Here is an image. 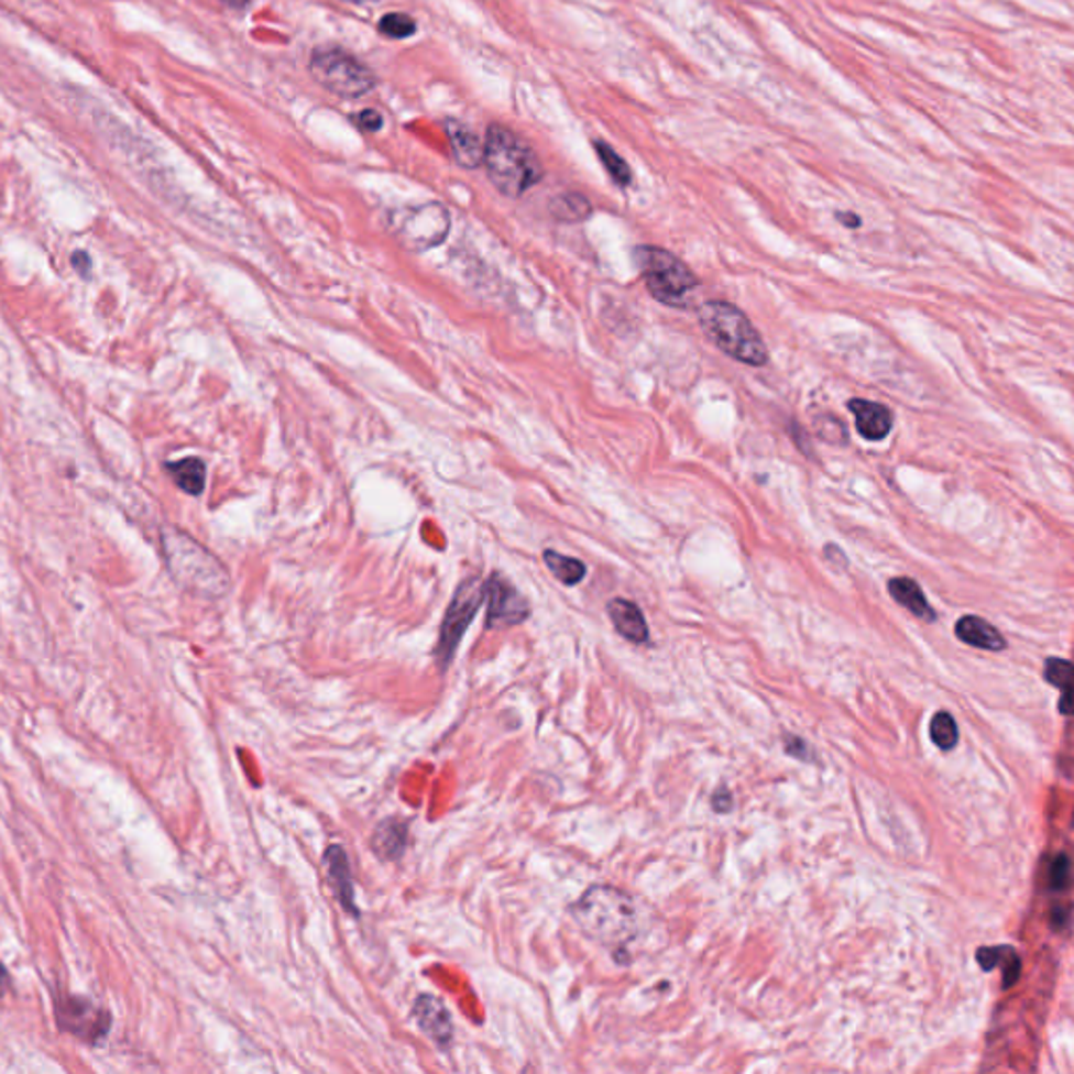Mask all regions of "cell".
<instances>
[{"label":"cell","mask_w":1074,"mask_h":1074,"mask_svg":"<svg viewBox=\"0 0 1074 1074\" xmlns=\"http://www.w3.org/2000/svg\"><path fill=\"white\" fill-rule=\"evenodd\" d=\"M571 916L588 939L626 946L640 934V909L632 896L613 886H592L573 905Z\"/></svg>","instance_id":"cell-1"},{"label":"cell","mask_w":1074,"mask_h":1074,"mask_svg":"<svg viewBox=\"0 0 1074 1074\" xmlns=\"http://www.w3.org/2000/svg\"><path fill=\"white\" fill-rule=\"evenodd\" d=\"M483 164L493 187L506 198H520L544 177L534 147L502 124H492L487 131Z\"/></svg>","instance_id":"cell-2"},{"label":"cell","mask_w":1074,"mask_h":1074,"mask_svg":"<svg viewBox=\"0 0 1074 1074\" xmlns=\"http://www.w3.org/2000/svg\"><path fill=\"white\" fill-rule=\"evenodd\" d=\"M162 552L171 576L185 590L204 599H221L229 592V571L198 539L177 527H164Z\"/></svg>","instance_id":"cell-3"},{"label":"cell","mask_w":1074,"mask_h":1074,"mask_svg":"<svg viewBox=\"0 0 1074 1074\" xmlns=\"http://www.w3.org/2000/svg\"><path fill=\"white\" fill-rule=\"evenodd\" d=\"M699 321L703 332L728 358L747 365H764L768 361V349L760 332L735 305L724 300H710L699 309Z\"/></svg>","instance_id":"cell-4"},{"label":"cell","mask_w":1074,"mask_h":1074,"mask_svg":"<svg viewBox=\"0 0 1074 1074\" xmlns=\"http://www.w3.org/2000/svg\"><path fill=\"white\" fill-rule=\"evenodd\" d=\"M634 259L655 300L676 309H687L693 303L699 280L678 256L661 248L640 246L634 250Z\"/></svg>","instance_id":"cell-5"},{"label":"cell","mask_w":1074,"mask_h":1074,"mask_svg":"<svg viewBox=\"0 0 1074 1074\" xmlns=\"http://www.w3.org/2000/svg\"><path fill=\"white\" fill-rule=\"evenodd\" d=\"M309 72L324 89L342 99H358L376 89L374 72L338 46L317 48L309 59Z\"/></svg>","instance_id":"cell-6"},{"label":"cell","mask_w":1074,"mask_h":1074,"mask_svg":"<svg viewBox=\"0 0 1074 1074\" xmlns=\"http://www.w3.org/2000/svg\"><path fill=\"white\" fill-rule=\"evenodd\" d=\"M55 1022L59 1030L87 1045L101 1043L112 1030V1013L83 995H55Z\"/></svg>","instance_id":"cell-7"},{"label":"cell","mask_w":1074,"mask_h":1074,"mask_svg":"<svg viewBox=\"0 0 1074 1074\" xmlns=\"http://www.w3.org/2000/svg\"><path fill=\"white\" fill-rule=\"evenodd\" d=\"M393 233L414 252L439 246L449 233L448 208L437 201L405 208L393 215Z\"/></svg>","instance_id":"cell-8"},{"label":"cell","mask_w":1074,"mask_h":1074,"mask_svg":"<svg viewBox=\"0 0 1074 1074\" xmlns=\"http://www.w3.org/2000/svg\"><path fill=\"white\" fill-rule=\"evenodd\" d=\"M483 603H485V583L479 582V578H472L458 588L446 613L441 634H439V645L435 650L441 670H446L449 661L453 659L462 636L467 634L479 606Z\"/></svg>","instance_id":"cell-9"},{"label":"cell","mask_w":1074,"mask_h":1074,"mask_svg":"<svg viewBox=\"0 0 1074 1074\" xmlns=\"http://www.w3.org/2000/svg\"><path fill=\"white\" fill-rule=\"evenodd\" d=\"M487 627L516 626L531 615V606L515 585L502 576H492L485 582Z\"/></svg>","instance_id":"cell-10"},{"label":"cell","mask_w":1074,"mask_h":1074,"mask_svg":"<svg viewBox=\"0 0 1074 1074\" xmlns=\"http://www.w3.org/2000/svg\"><path fill=\"white\" fill-rule=\"evenodd\" d=\"M412 1016L435 1045L443 1050L448 1048L453 1039V1022L448 1006L439 997L418 995L412 1007Z\"/></svg>","instance_id":"cell-11"},{"label":"cell","mask_w":1074,"mask_h":1074,"mask_svg":"<svg viewBox=\"0 0 1074 1074\" xmlns=\"http://www.w3.org/2000/svg\"><path fill=\"white\" fill-rule=\"evenodd\" d=\"M848 409L854 416V423H856V430L863 439L867 441H881L890 435L892 430V425H895V416L892 412L881 405V403L867 402V399H851L848 402Z\"/></svg>","instance_id":"cell-12"},{"label":"cell","mask_w":1074,"mask_h":1074,"mask_svg":"<svg viewBox=\"0 0 1074 1074\" xmlns=\"http://www.w3.org/2000/svg\"><path fill=\"white\" fill-rule=\"evenodd\" d=\"M326 865H328V877L335 886L336 896L340 907L351 913L353 918H359L358 902H355V888H353V877L349 867V856L342 846L332 844L326 851Z\"/></svg>","instance_id":"cell-13"},{"label":"cell","mask_w":1074,"mask_h":1074,"mask_svg":"<svg viewBox=\"0 0 1074 1074\" xmlns=\"http://www.w3.org/2000/svg\"><path fill=\"white\" fill-rule=\"evenodd\" d=\"M606 613L613 622L615 629L634 645H643L649 640V626L638 609V604L626 601V599H613L606 604Z\"/></svg>","instance_id":"cell-14"},{"label":"cell","mask_w":1074,"mask_h":1074,"mask_svg":"<svg viewBox=\"0 0 1074 1074\" xmlns=\"http://www.w3.org/2000/svg\"><path fill=\"white\" fill-rule=\"evenodd\" d=\"M446 133L451 143V152L460 166L464 168H476L483 164V152L485 145L481 143L479 134L474 133L464 122L458 120H446Z\"/></svg>","instance_id":"cell-15"},{"label":"cell","mask_w":1074,"mask_h":1074,"mask_svg":"<svg viewBox=\"0 0 1074 1074\" xmlns=\"http://www.w3.org/2000/svg\"><path fill=\"white\" fill-rule=\"evenodd\" d=\"M407 835L409 828L402 819H384L381 821L370 840L372 851L381 856L382 861H399L403 852L407 851Z\"/></svg>","instance_id":"cell-16"},{"label":"cell","mask_w":1074,"mask_h":1074,"mask_svg":"<svg viewBox=\"0 0 1074 1074\" xmlns=\"http://www.w3.org/2000/svg\"><path fill=\"white\" fill-rule=\"evenodd\" d=\"M955 636L976 649L983 650H1006L1007 640L1001 636V632L993 624H988L983 617L976 615H965L955 624Z\"/></svg>","instance_id":"cell-17"},{"label":"cell","mask_w":1074,"mask_h":1074,"mask_svg":"<svg viewBox=\"0 0 1074 1074\" xmlns=\"http://www.w3.org/2000/svg\"><path fill=\"white\" fill-rule=\"evenodd\" d=\"M888 592L890 596L895 599L896 603L905 609H909L916 617L932 624L936 622V611L932 609V604L928 603L923 590L919 588V583L911 578H895L888 582Z\"/></svg>","instance_id":"cell-18"},{"label":"cell","mask_w":1074,"mask_h":1074,"mask_svg":"<svg viewBox=\"0 0 1074 1074\" xmlns=\"http://www.w3.org/2000/svg\"><path fill=\"white\" fill-rule=\"evenodd\" d=\"M976 960L980 963V967L985 972H993L997 967L1004 969V988H1009V986L1016 985L1018 978H1020V969H1022V962L1016 953L1013 946L1009 944H999V946H980L978 953H976Z\"/></svg>","instance_id":"cell-19"},{"label":"cell","mask_w":1074,"mask_h":1074,"mask_svg":"<svg viewBox=\"0 0 1074 1074\" xmlns=\"http://www.w3.org/2000/svg\"><path fill=\"white\" fill-rule=\"evenodd\" d=\"M166 470L173 474L175 483L189 495H200L206 487V467L200 458H183L179 462L166 464Z\"/></svg>","instance_id":"cell-20"},{"label":"cell","mask_w":1074,"mask_h":1074,"mask_svg":"<svg viewBox=\"0 0 1074 1074\" xmlns=\"http://www.w3.org/2000/svg\"><path fill=\"white\" fill-rule=\"evenodd\" d=\"M1045 680L1057 687L1062 691V701H1060V712L1064 716H1071V694H1073V664L1068 659H1057V657H1052L1045 661Z\"/></svg>","instance_id":"cell-21"},{"label":"cell","mask_w":1074,"mask_h":1074,"mask_svg":"<svg viewBox=\"0 0 1074 1074\" xmlns=\"http://www.w3.org/2000/svg\"><path fill=\"white\" fill-rule=\"evenodd\" d=\"M550 215L562 223H580L592 215V204L582 194H562L550 201Z\"/></svg>","instance_id":"cell-22"},{"label":"cell","mask_w":1074,"mask_h":1074,"mask_svg":"<svg viewBox=\"0 0 1074 1074\" xmlns=\"http://www.w3.org/2000/svg\"><path fill=\"white\" fill-rule=\"evenodd\" d=\"M544 562L550 569V573L565 585H576L585 578V565L580 559H571V557L559 555L555 550H546Z\"/></svg>","instance_id":"cell-23"},{"label":"cell","mask_w":1074,"mask_h":1074,"mask_svg":"<svg viewBox=\"0 0 1074 1074\" xmlns=\"http://www.w3.org/2000/svg\"><path fill=\"white\" fill-rule=\"evenodd\" d=\"M930 738L942 752L955 749L960 743V728L955 717L949 712H936L930 720Z\"/></svg>","instance_id":"cell-24"},{"label":"cell","mask_w":1074,"mask_h":1074,"mask_svg":"<svg viewBox=\"0 0 1074 1074\" xmlns=\"http://www.w3.org/2000/svg\"><path fill=\"white\" fill-rule=\"evenodd\" d=\"M594 147H596V154H599V157H601V162H603V166L606 168L609 177L615 180L620 187H626V185H629V183H632V171H629L626 160L620 156V154H617V152H615V150H613L609 143H604V141H596V143H594Z\"/></svg>","instance_id":"cell-25"},{"label":"cell","mask_w":1074,"mask_h":1074,"mask_svg":"<svg viewBox=\"0 0 1074 1074\" xmlns=\"http://www.w3.org/2000/svg\"><path fill=\"white\" fill-rule=\"evenodd\" d=\"M379 30H381L386 39L403 41V39L414 36L416 22L409 15H405V13H386L382 18L381 23H379Z\"/></svg>","instance_id":"cell-26"},{"label":"cell","mask_w":1074,"mask_h":1074,"mask_svg":"<svg viewBox=\"0 0 1074 1074\" xmlns=\"http://www.w3.org/2000/svg\"><path fill=\"white\" fill-rule=\"evenodd\" d=\"M1050 881H1052V890H1066L1071 886V861L1066 854H1060L1053 861Z\"/></svg>","instance_id":"cell-27"},{"label":"cell","mask_w":1074,"mask_h":1074,"mask_svg":"<svg viewBox=\"0 0 1074 1074\" xmlns=\"http://www.w3.org/2000/svg\"><path fill=\"white\" fill-rule=\"evenodd\" d=\"M353 120H355L359 129L365 133H376L382 129V116L376 110H363V112L355 113Z\"/></svg>","instance_id":"cell-28"},{"label":"cell","mask_w":1074,"mask_h":1074,"mask_svg":"<svg viewBox=\"0 0 1074 1074\" xmlns=\"http://www.w3.org/2000/svg\"><path fill=\"white\" fill-rule=\"evenodd\" d=\"M712 806L716 812H731L733 810V796L728 789H717L712 798Z\"/></svg>","instance_id":"cell-29"},{"label":"cell","mask_w":1074,"mask_h":1074,"mask_svg":"<svg viewBox=\"0 0 1074 1074\" xmlns=\"http://www.w3.org/2000/svg\"><path fill=\"white\" fill-rule=\"evenodd\" d=\"M785 749L787 754H791L793 758H800V760H806V752H808V745H806L802 738L798 737H787V743H785Z\"/></svg>","instance_id":"cell-30"},{"label":"cell","mask_w":1074,"mask_h":1074,"mask_svg":"<svg viewBox=\"0 0 1074 1074\" xmlns=\"http://www.w3.org/2000/svg\"><path fill=\"white\" fill-rule=\"evenodd\" d=\"M72 265H74V268H76V271H78L83 277H85V275H89L90 267H92L89 254H87V252H83V250H76V252L72 254Z\"/></svg>","instance_id":"cell-31"},{"label":"cell","mask_w":1074,"mask_h":1074,"mask_svg":"<svg viewBox=\"0 0 1074 1074\" xmlns=\"http://www.w3.org/2000/svg\"><path fill=\"white\" fill-rule=\"evenodd\" d=\"M11 988H13V980L9 976V969L4 967V963L0 962V997H4Z\"/></svg>","instance_id":"cell-32"},{"label":"cell","mask_w":1074,"mask_h":1074,"mask_svg":"<svg viewBox=\"0 0 1074 1074\" xmlns=\"http://www.w3.org/2000/svg\"><path fill=\"white\" fill-rule=\"evenodd\" d=\"M837 219H842V221L848 224L851 229H854V227H858V224H861V219H858V217H854V215H837Z\"/></svg>","instance_id":"cell-33"},{"label":"cell","mask_w":1074,"mask_h":1074,"mask_svg":"<svg viewBox=\"0 0 1074 1074\" xmlns=\"http://www.w3.org/2000/svg\"><path fill=\"white\" fill-rule=\"evenodd\" d=\"M221 2L231 9H244L250 0H221Z\"/></svg>","instance_id":"cell-34"}]
</instances>
